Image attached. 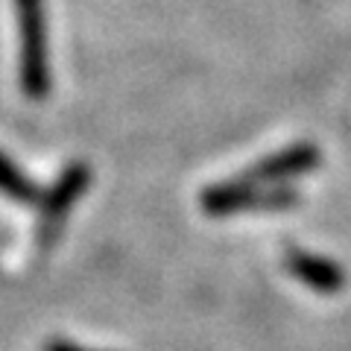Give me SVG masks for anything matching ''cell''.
Here are the masks:
<instances>
[{
    "instance_id": "cell-7",
    "label": "cell",
    "mask_w": 351,
    "mask_h": 351,
    "mask_svg": "<svg viewBox=\"0 0 351 351\" xmlns=\"http://www.w3.org/2000/svg\"><path fill=\"white\" fill-rule=\"evenodd\" d=\"M44 351H91V348H82L76 343H68V339H53V343L44 346Z\"/></svg>"
},
{
    "instance_id": "cell-3",
    "label": "cell",
    "mask_w": 351,
    "mask_h": 351,
    "mask_svg": "<svg viewBox=\"0 0 351 351\" xmlns=\"http://www.w3.org/2000/svg\"><path fill=\"white\" fill-rule=\"evenodd\" d=\"M88 184H91L88 164L73 161L59 173L53 188L41 196V211H38V243L41 246H53V240L59 237L64 219L71 217V208L85 196Z\"/></svg>"
},
{
    "instance_id": "cell-4",
    "label": "cell",
    "mask_w": 351,
    "mask_h": 351,
    "mask_svg": "<svg viewBox=\"0 0 351 351\" xmlns=\"http://www.w3.org/2000/svg\"><path fill=\"white\" fill-rule=\"evenodd\" d=\"M322 164V152L311 141H299V144H290L272 156L255 161L246 173V179L258 182V184H284L290 179H299V176L313 173Z\"/></svg>"
},
{
    "instance_id": "cell-1",
    "label": "cell",
    "mask_w": 351,
    "mask_h": 351,
    "mask_svg": "<svg viewBox=\"0 0 351 351\" xmlns=\"http://www.w3.org/2000/svg\"><path fill=\"white\" fill-rule=\"evenodd\" d=\"M18 36H21V88L29 100H47L50 76V47H47V18L44 0H15Z\"/></svg>"
},
{
    "instance_id": "cell-2",
    "label": "cell",
    "mask_w": 351,
    "mask_h": 351,
    "mask_svg": "<svg viewBox=\"0 0 351 351\" xmlns=\"http://www.w3.org/2000/svg\"><path fill=\"white\" fill-rule=\"evenodd\" d=\"M199 205L208 217H234L243 211H287L299 205V193L287 184H258L240 176L232 182L208 184L199 193Z\"/></svg>"
},
{
    "instance_id": "cell-6",
    "label": "cell",
    "mask_w": 351,
    "mask_h": 351,
    "mask_svg": "<svg viewBox=\"0 0 351 351\" xmlns=\"http://www.w3.org/2000/svg\"><path fill=\"white\" fill-rule=\"evenodd\" d=\"M0 193L15 202H36L38 199V188L3 156V152H0Z\"/></svg>"
},
{
    "instance_id": "cell-5",
    "label": "cell",
    "mask_w": 351,
    "mask_h": 351,
    "mask_svg": "<svg viewBox=\"0 0 351 351\" xmlns=\"http://www.w3.org/2000/svg\"><path fill=\"white\" fill-rule=\"evenodd\" d=\"M287 269L295 276V281H302L307 290L334 295L346 287V269L339 267L334 258L313 255V252L290 249L287 252Z\"/></svg>"
}]
</instances>
